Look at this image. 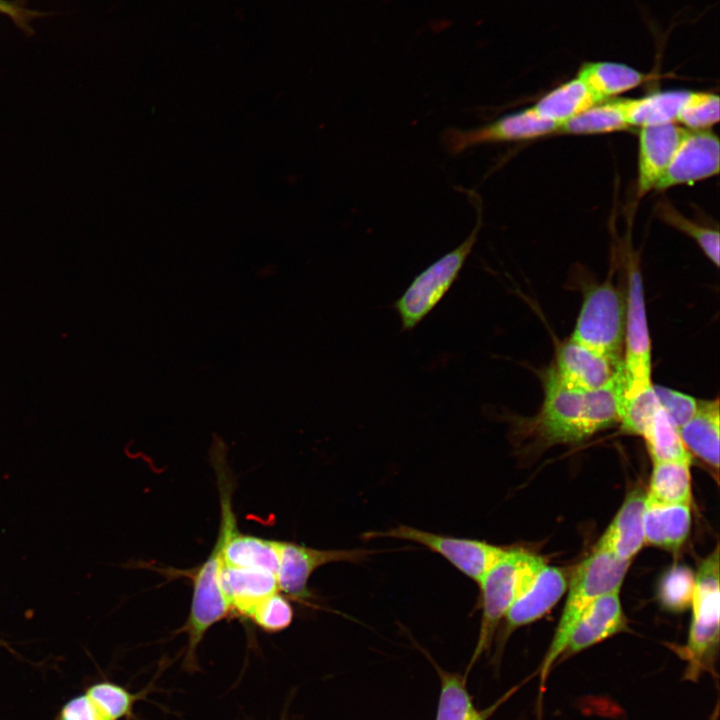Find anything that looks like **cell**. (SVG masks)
Instances as JSON below:
<instances>
[{"label":"cell","mask_w":720,"mask_h":720,"mask_svg":"<svg viewBox=\"0 0 720 720\" xmlns=\"http://www.w3.org/2000/svg\"><path fill=\"white\" fill-rule=\"evenodd\" d=\"M623 392L622 365L609 383L595 390L565 384L549 370L543 404L530 432L544 447L583 441L619 423Z\"/></svg>","instance_id":"obj_1"},{"label":"cell","mask_w":720,"mask_h":720,"mask_svg":"<svg viewBox=\"0 0 720 720\" xmlns=\"http://www.w3.org/2000/svg\"><path fill=\"white\" fill-rule=\"evenodd\" d=\"M215 475L221 511L217 539L206 560L188 575L192 581L191 606L188 618L181 630L187 635L188 642L183 663L189 670L197 667V648L207 631L230 613L220 583V570L225 538L229 529L237 524L232 503L234 487L231 472L222 470Z\"/></svg>","instance_id":"obj_2"},{"label":"cell","mask_w":720,"mask_h":720,"mask_svg":"<svg viewBox=\"0 0 720 720\" xmlns=\"http://www.w3.org/2000/svg\"><path fill=\"white\" fill-rule=\"evenodd\" d=\"M631 562L595 549L575 569L551 644L540 666L541 685L564 650L568 635L583 612L599 597L620 591Z\"/></svg>","instance_id":"obj_3"},{"label":"cell","mask_w":720,"mask_h":720,"mask_svg":"<svg viewBox=\"0 0 720 720\" xmlns=\"http://www.w3.org/2000/svg\"><path fill=\"white\" fill-rule=\"evenodd\" d=\"M545 561L520 548H508L479 581L480 628L468 670L489 650L497 627L510 607L527 589Z\"/></svg>","instance_id":"obj_4"},{"label":"cell","mask_w":720,"mask_h":720,"mask_svg":"<svg viewBox=\"0 0 720 720\" xmlns=\"http://www.w3.org/2000/svg\"><path fill=\"white\" fill-rule=\"evenodd\" d=\"M719 546L699 563L691 600L692 618L687 642L679 654L687 663L685 679L696 681L713 672L719 649Z\"/></svg>","instance_id":"obj_5"},{"label":"cell","mask_w":720,"mask_h":720,"mask_svg":"<svg viewBox=\"0 0 720 720\" xmlns=\"http://www.w3.org/2000/svg\"><path fill=\"white\" fill-rule=\"evenodd\" d=\"M477 202V222L467 238L415 276L394 302L393 308L400 318L403 331L415 328L441 302L457 280L482 225V208L480 200Z\"/></svg>","instance_id":"obj_6"},{"label":"cell","mask_w":720,"mask_h":720,"mask_svg":"<svg viewBox=\"0 0 720 720\" xmlns=\"http://www.w3.org/2000/svg\"><path fill=\"white\" fill-rule=\"evenodd\" d=\"M625 323L626 295L609 278L586 291L569 339L622 364Z\"/></svg>","instance_id":"obj_7"},{"label":"cell","mask_w":720,"mask_h":720,"mask_svg":"<svg viewBox=\"0 0 720 720\" xmlns=\"http://www.w3.org/2000/svg\"><path fill=\"white\" fill-rule=\"evenodd\" d=\"M626 323L622 356L623 395L651 387V341L646 318L642 274L635 255L627 265Z\"/></svg>","instance_id":"obj_8"},{"label":"cell","mask_w":720,"mask_h":720,"mask_svg":"<svg viewBox=\"0 0 720 720\" xmlns=\"http://www.w3.org/2000/svg\"><path fill=\"white\" fill-rule=\"evenodd\" d=\"M363 538H391L420 544L447 560L477 584L508 551V547L485 541L459 538L400 524L385 531H370Z\"/></svg>","instance_id":"obj_9"},{"label":"cell","mask_w":720,"mask_h":720,"mask_svg":"<svg viewBox=\"0 0 720 720\" xmlns=\"http://www.w3.org/2000/svg\"><path fill=\"white\" fill-rule=\"evenodd\" d=\"M375 552L364 548L316 549L298 543L280 541L277 570L279 591L297 600L310 598L308 582L318 568L337 562L360 563L366 561Z\"/></svg>","instance_id":"obj_10"},{"label":"cell","mask_w":720,"mask_h":720,"mask_svg":"<svg viewBox=\"0 0 720 720\" xmlns=\"http://www.w3.org/2000/svg\"><path fill=\"white\" fill-rule=\"evenodd\" d=\"M559 125L539 116L532 107L505 115L473 129H448L443 135L447 150L459 154L480 145L523 141L558 132Z\"/></svg>","instance_id":"obj_11"},{"label":"cell","mask_w":720,"mask_h":720,"mask_svg":"<svg viewBox=\"0 0 720 720\" xmlns=\"http://www.w3.org/2000/svg\"><path fill=\"white\" fill-rule=\"evenodd\" d=\"M720 168L718 136L710 129L689 130L655 190L691 184L715 176Z\"/></svg>","instance_id":"obj_12"},{"label":"cell","mask_w":720,"mask_h":720,"mask_svg":"<svg viewBox=\"0 0 720 720\" xmlns=\"http://www.w3.org/2000/svg\"><path fill=\"white\" fill-rule=\"evenodd\" d=\"M567 586L565 573L557 567L544 563L533 581L505 615V626L500 634V643L503 645L516 629L545 615L563 596Z\"/></svg>","instance_id":"obj_13"},{"label":"cell","mask_w":720,"mask_h":720,"mask_svg":"<svg viewBox=\"0 0 720 720\" xmlns=\"http://www.w3.org/2000/svg\"><path fill=\"white\" fill-rule=\"evenodd\" d=\"M688 129L668 123L639 131L637 197L654 190L670 165Z\"/></svg>","instance_id":"obj_14"},{"label":"cell","mask_w":720,"mask_h":720,"mask_svg":"<svg viewBox=\"0 0 720 720\" xmlns=\"http://www.w3.org/2000/svg\"><path fill=\"white\" fill-rule=\"evenodd\" d=\"M619 591L596 599L572 627L560 658H567L626 630Z\"/></svg>","instance_id":"obj_15"},{"label":"cell","mask_w":720,"mask_h":720,"mask_svg":"<svg viewBox=\"0 0 720 720\" xmlns=\"http://www.w3.org/2000/svg\"><path fill=\"white\" fill-rule=\"evenodd\" d=\"M621 365L569 339L560 346L550 370L565 384L595 390L609 383Z\"/></svg>","instance_id":"obj_16"},{"label":"cell","mask_w":720,"mask_h":720,"mask_svg":"<svg viewBox=\"0 0 720 720\" xmlns=\"http://www.w3.org/2000/svg\"><path fill=\"white\" fill-rule=\"evenodd\" d=\"M645 505L646 493L641 489L631 491L594 548L631 562L645 545Z\"/></svg>","instance_id":"obj_17"},{"label":"cell","mask_w":720,"mask_h":720,"mask_svg":"<svg viewBox=\"0 0 720 720\" xmlns=\"http://www.w3.org/2000/svg\"><path fill=\"white\" fill-rule=\"evenodd\" d=\"M220 583L230 611L247 618L259 602L279 591L276 573L223 562Z\"/></svg>","instance_id":"obj_18"},{"label":"cell","mask_w":720,"mask_h":720,"mask_svg":"<svg viewBox=\"0 0 720 720\" xmlns=\"http://www.w3.org/2000/svg\"><path fill=\"white\" fill-rule=\"evenodd\" d=\"M691 529L689 505L647 502L644 511L645 544L677 551Z\"/></svg>","instance_id":"obj_19"},{"label":"cell","mask_w":720,"mask_h":720,"mask_svg":"<svg viewBox=\"0 0 720 720\" xmlns=\"http://www.w3.org/2000/svg\"><path fill=\"white\" fill-rule=\"evenodd\" d=\"M719 400L700 401L696 414L678 428L680 438L690 455L702 460L718 473L720 441Z\"/></svg>","instance_id":"obj_20"},{"label":"cell","mask_w":720,"mask_h":720,"mask_svg":"<svg viewBox=\"0 0 720 720\" xmlns=\"http://www.w3.org/2000/svg\"><path fill=\"white\" fill-rule=\"evenodd\" d=\"M279 550L280 541L244 534L235 524L225 538L222 562L230 566L268 570L277 575Z\"/></svg>","instance_id":"obj_21"},{"label":"cell","mask_w":720,"mask_h":720,"mask_svg":"<svg viewBox=\"0 0 720 720\" xmlns=\"http://www.w3.org/2000/svg\"><path fill=\"white\" fill-rule=\"evenodd\" d=\"M576 77L600 102L632 90L650 79L649 75L626 64L608 61L583 63Z\"/></svg>","instance_id":"obj_22"},{"label":"cell","mask_w":720,"mask_h":720,"mask_svg":"<svg viewBox=\"0 0 720 720\" xmlns=\"http://www.w3.org/2000/svg\"><path fill=\"white\" fill-rule=\"evenodd\" d=\"M689 94L688 90H665L640 98H620V104L629 127L656 126L676 123Z\"/></svg>","instance_id":"obj_23"},{"label":"cell","mask_w":720,"mask_h":720,"mask_svg":"<svg viewBox=\"0 0 720 720\" xmlns=\"http://www.w3.org/2000/svg\"><path fill=\"white\" fill-rule=\"evenodd\" d=\"M598 103L595 95L575 77L548 92L532 108L542 118L560 126Z\"/></svg>","instance_id":"obj_24"},{"label":"cell","mask_w":720,"mask_h":720,"mask_svg":"<svg viewBox=\"0 0 720 720\" xmlns=\"http://www.w3.org/2000/svg\"><path fill=\"white\" fill-rule=\"evenodd\" d=\"M690 462H654L647 502L689 505L692 500Z\"/></svg>","instance_id":"obj_25"},{"label":"cell","mask_w":720,"mask_h":720,"mask_svg":"<svg viewBox=\"0 0 720 720\" xmlns=\"http://www.w3.org/2000/svg\"><path fill=\"white\" fill-rule=\"evenodd\" d=\"M647 451L654 462L692 461L684 446L678 428L673 424L662 407L655 410L642 435Z\"/></svg>","instance_id":"obj_26"},{"label":"cell","mask_w":720,"mask_h":720,"mask_svg":"<svg viewBox=\"0 0 720 720\" xmlns=\"http://www.w3.org/2000/svg\"><path fill=\"white\" fill-rule=\"evenodd\" d=\"M627 124L620 99L600 102L562 123L558 132L573 135H589L626 130Z\"/></svg>","instance_id":"obj_27"},{"label":"cell","mask_w":720,"mask_h":720,"mask_svg":"<svg viewBox=\"0 0 720 720\" xmlns=\"http://www.w3.org/2000/svg\"><path fill=\"white\" fill-rule=\"evenodd\" d=\"M440 677V694L435 720H487L476 709L465 686V679L457 673L436 666Z\"/></svg>","instance_id":"obj_28"},{"label":"cell","mask_w":720,"mask_h":720,"mask_svg":"<svg viewBox=\"0 0 720 720\" xmlns=\"http://www.w3.org/2000/svg\"><path fill=\"white\" fill-rule=\"evenodd\" d=\"M657 216L666 224L691 237L715 265L719 266V231L690 220L668 202L657 206Z\"/></svg>","instance_id":"obj_29"},{"label":"cell","mask_w":720,"mask_h":720,"mask_svg":"<svg viewBox=\"0 0 720 720\" xmlns=\"http://www.w3.org/2000/svg\"><path fill=\"white\" fill-rule=\"evenodd\" d=\"M719 96L711 92L690 91L676 123L689 130L710 129L719 121Z\"/></svg>","instance_id":"obj_30"},{"label":"cell","mask_w":720,"mask_h":720,"mask_svg":"<svg viewBox=\"0 0 720 720\" xmlns=\"http://www.w3.org/2000/svg\"><path fill=\"white\" fill-rule=\"evenodd\" d=\"M658 406L653 385L640 392L623 395L619 420L622 431L641 436Z\"/></svg>","instance_id":"obj_31"},{"label":"cell","mask_w":720,"mask_h":720,"mask_svg":"<svg viewBox=\"0 0 720 720\" xmlns=\"http://www.w3.org/2000/svg\"><path fill=\"white\" fill-rule=\"evenodd\" d=\"M85 693L112 720L129 719L137 696L110 681L90 685Z\"/></svg>","instance_id":"obj_32"},{"label":"cell","mask_w":720,"mask_h":720,"mask_svg":"<svg viewBox=\"0 0 720 720\" xmlns=\"http://www.w3.org/2000/svg\"><path fill=\"white\" fill-rule=\"evenodd\" d=\"M248 618L263 631L277 633L290 626L294 611L289 600L278 591L259 602Z\"/></svg>","instance_id":"obj_33"},{"label":"cell","mask_w":720,"mask_h":720,"mask_svg":"<svg viewBox=\"0 0 720 720\" xmlns=\"http://www.w3.org/2000/svg\"><path fill=\"white\" fill-rule=\"evenodd\" d=\"M695 576L683 566L673 567L662 578L659 586V598L663 606L680 611L691 604Z\"/></svg>","instance_id":"obj_34"},{"label":"cell","mask_w":720,"mask_h":720,"mask_svg":"<svg viewBox=\"0 0 720 720\" xmlns=\"http://www.w3.org/2000/svg\"><path fill=\"white\" fill-rule=\"evenodd\" d=\"M655 395L662 409L679 428L698 411L700 401L683 392L660 385H653Z\"/></svg>","instance_id":"obj_35"},{"label":"cell","mask_w":720,"mask_h":720,"mask_svg":"<svg viewBox=\"0 0 720 720\" xmlns=\"http://www.w3.org/2000/svg\"><path fill=\"white\" fill-rule=\"evenodd\" d=\"M54 720H112L86 694L68 700Z\"/></svg>","instance_id":"obj_36"},{"label":"cell","mask_w":720,"mask_h":720,"mask_svg":"<svg viewBox=\"0 0 720 720\" xmlns=\"http://www.w3.org/2000/svg\"><path fill=\"white\" fill-rule=\"evenodd\" d=\"M0 13L8 16L18 28L28 35L33 34L31 22L47 15L28 9L25 0H0Z\"/></svg>","instance_id":"obj_37"},{"label":"cell","mask_w":720,"mask_h":720,"mask_svg":"<svg viewBox=\"0 0 720 720\" xmlns=\"http://www.w3.org/2000/svg\"><path fill=\"white\" fill-rule=\"evenodd\" d=\"M0 646H2L4 648L8 649L10 652L14 653V651L10 648V646L5 641H3L1 638H0Z\"/></svg>","instance_id":"obj_38"}]
</instances>
